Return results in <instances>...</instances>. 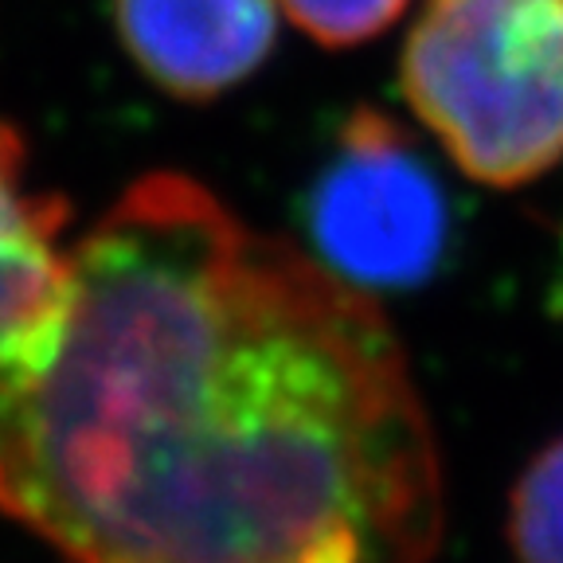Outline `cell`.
I'll return each mask as SVG.
<instances>
[{
  "instance_id": "obj_1",
  "label": "cell",
  "mask_w": 563,
  "mask_h": 563,
  "mask_svg": "<svg viewBox=\"0 0 563 563\" xmlns=\"http://www.w3.org/2000/svg\"><path fill=\"white\" fill-rule=\"evenodd\" d=\"M0 512L67 563H427L442 470L376 301L150 173L0 352Z\"/></svg>"
},
{
  "instance_id": "obj_2",
  "label": "cell",
  "mask_w": 563,
  "mask_h": 563,
  "mask_svg": "<svg viewBox=\"0 0 563 563\" xmlns=\"http://www.w3.org/2000/svg\"><path fill=\"white\" fill-rule=\"evenodd\" d=\"M399 79L477 185L520 188L563 161V0H427Z\"/></svg>"
},
{
  "instance_id": "obj_3",
  "label": "cell",
  "mask_w": 563,
  "mask_h": 563,
  "mask_svg": "<svg viewBox=\"0 0 563 563\" xmlns=\"http://www.w3.org/2000/svg\"><path fill=\"white\" fill-rule=\"evenodd\" d=\"M321 266L356 290H407L439 271L450 208L411 133L379 110H352L309 188Z\"/></svg>"
},
{
  "instance_id": "obj_4",
  "label": "cell",
  "mask_w": 563,
  "mask_h": 563,
  "mask_svg": "<svg viewBox=\"0 0 563 563\" xmlns=\"http://www.w3.org/2000/svg\"><path fill=\"white\" fill-rule=\"evenodd\" d=\"M118 35L165 95L208 102L255 75L274 47V0H114Z\"/></svg>"
},
{
  "instance_id": "obj_5",
  "label": "cell",
  "mask_w": 563,
  "mask_h": 563,
  "mask_svg": "<svg viewBox=\"0 0 563 563\" xmlns=\"http://www.w3.org/2000/svg\"><path fill=\"white\" fill-rule=\"evenodd\" d=\"M67 200L27 185V145L0 122V352L24 344L59 309L70 251L59 246Z\"/></svg>"
},
{
  "instance_id": "obj_6",
  "label": "cell",
  "mask_w": 563,
  "mask_h": 563,
  "mask_svg": "<svg viewBox=\"0 0 563 563\" xmlns=\"http://www.w3.org/2000/svg\"><path fill=\"white\" fill-rule=\"evenodd\" d=\"M509 544L520 563H563V439L520 474L509 505Z\"/></svg>"
},
{
  "instance_id": "obj_7",
  "label": "cell",
  "mask_w": 563,
  "mask_h": 563,
  "mask_svg": "<svg viewBox=\"0 0 563 563\" xmlns=\"http://www.w3.org/2000/svg\"><path fill=\"white\" fill-rule=\"evenodd\" d=\"M411 0H282V9L306 35L325 47H352L387 32Z\"/></svg>"
}]
</instances>
